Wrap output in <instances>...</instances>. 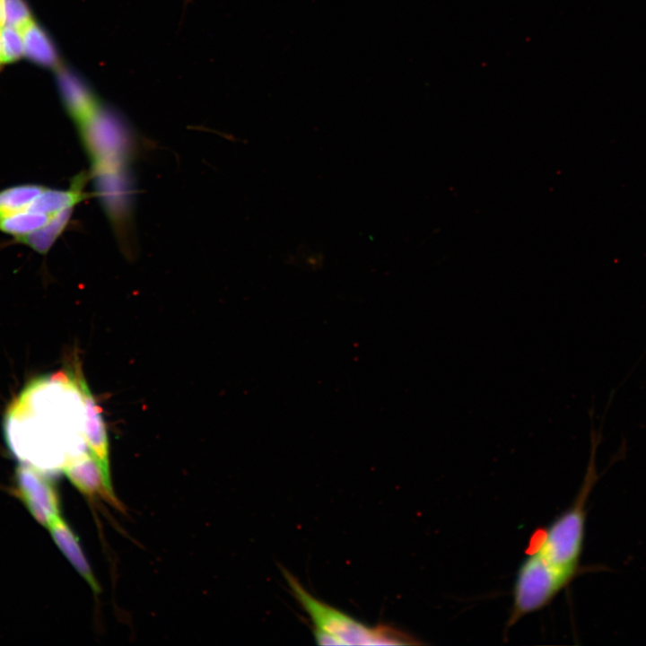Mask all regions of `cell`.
Masks as SVG:
<instances>
[{
	"instance_id": "obj_1",
	"label": "cell",
	"mask_w": 646,
	"mask_h": 646,
	"mask_svg": "<svg viewBox=\"0 0 646 646\" xmlns=\"http://www.w3.org/2000/svg\"><path fill=\"white\" fill-rule=\"evenodd\" d=\"M81 398L77 373L58 372L28 384L12 403L5 415L7 445L21 460L44 472V460L52 440L65 423H71L70 410Z\"/></svg>"
},
{
	"instance_id": "obj_2",
	"label": "cell",
	"mask_w": 646,
	"mask_h": 646,
	"mask_svg": "<svg viewBox=\"0 0 646 646\" xmlns=\"http://www.w3.org/2000/svg\"><path fill=\"white\" fill-rule=\"evenodd\" d=\"M596 445L597 441L592 444L587 473L575 501L547 527L534 533L528 550L554 565L576 572L583 547L586 502L597 480Z\"/></svg>"
},
{
	"instance_id": "obj_3",
	"label": "cell",
	"mask_w": 646,
	"mask_h": 646,
	"mask_svg": "<svg viewBox=\"0 0 646 646\" xmlns=\"http://www.w3.org/2000/svg\"><path fill=\"white\" fill-rule=\"evenodd\" d=\"M290 590L300 606L310 617L314 628L326 631L343 645H415L421 644L415 637L391 625L369 627L345 612L313 597L286 569L281 568Z\"/></svg>"
},
{
	"instance_id": "obj_4",
	"label": "cell",
	"mask_w": 646,
	"mask_h": 646,
	"mask_svg": "<svg viewBox=\"0 0 646 646\" xmlns=\"http://www.w3.org/2000/svg\"><path fill=\"white\" fill-rule=\"evenodd\" d=\"M577 572L554 565L534 552H527L514 581L507 626L550 604Z\"/></svg>"
},
{
	"instance_id": "obj_5",
	"label": "cell",
	"mask_w": 646,
	"mask_h": 646,
	"mask_svg": "<svg viewBox=\"0 0 646 646\" xmlns=\"http://www.w3.org/2000/svg\"><path fill=\"white\" fill-rule=\"evenodd\" d=\"M14 478L17 495L39 523L48 527L60 516L57 489L45 472L21 464L15 470Z\"/></svg>"
},
{
	"instance_id": "obj_6",
	"label": "cell",
	"mask_w": 646,
	"mask_h": 646,
	"mask_svg": "<svg viewBox=\"0 0 646 646\" xmlns=\"http://www.w3.org/2000/svg\"><path fill=\"white\" fill-rule=\"evenodd\" d=\"M61 469L72 484L87 497L101 499L118 511H124L113 486L108 483L100 465L90 452L70 456Z\"/></svg>"
},
{
	"instance_id": "obj_7",
	"label": "cell",
	"mask_w": 646,
	"mask_h": 646,
	"mask_svg": "<svg viewBox=\"0 0 646 646\" xmlns=\"http://www.w3.org/2000/svg\"><path fill=\"white\" fill-rule=\"evenodd\" d=\"M77 380L83 406V434L90 453L97 460L108 483L112 485L109 439L101 410L92 397L87 382L78 372Z\"/></svg>"
},
{
	"instance_id": "obj_8",
	"label": "cell",
	"mask_w": 646,
	"mask_h": 646,
	"mask_svg": "<svg viewBox=\"0 0 646 646\" xmlns=\"http://www.w3.org/2000/svg\"><path fill=\"white\" fill-rule=\"evenodd\" d=\"M24 57L38 66L56 72L65 63L50 34L34 18L22 28Z\"/></svg>"
},
{
	"instance_id": "obj_9",
	"label": "cell",
	"mask_w": 646,
	"mask_h": 646,
	"mask_svg": "<svg viewBox=\"0 0 646 646\" xmlns=\"http://www.w3.org/2000/svg\"><path fill=\"white\" fill-rule=\"evenodd\" d=\"M48 528L57 546L79 574L87 581L93 592H100V587L83 554L79 538L68 524L61 516H58L51 521Z\"/></svg>"
},
{
	"instance_id": "obj_10",
	"label": "cell",
	"mask_w": 646,
	"mask_h": 646,
	"mask_svg": "<svg viewBox=\"0 0 646 646\" xmlns=\"http://www.w3.org/2000/svg\"><path fill=\"white\" fill-rule=\"evenodd\" d=\"M85 178L79 175L69 189H45L33 200L28 210L56 215L61 212L73 209L74 206L87 196L83 192Z\"/></svg>"
},
{
	"instance_id": "obj_11",
	"label": "cell",
	"mask_w": 646,
	"mask_h": 646,
	"mask_svg": "<svg viewBox=\"0 0 646 646\" xmlns=\"http://www.w3.org/2000/svg\"><path fill=\"white\" fill-rule=\"evenodd\" d=\"M72 210L68 209L60 213L43 227L22 238L15 239V241L27 245L40 254L47 253L67 225Z\"/></svg>"
},
{
	"instance_id": "obj_12",
	"label": "cell",
	"mask_w": 646,
	"mask_h": 646,
	"mask_svg": "<svg viewBox=\"0 0 646 646\" xmlns=\"http://www.w3.org/2000/svg\"><path fill=\"white\" fill-rule=\"evenodd\" d=\"M58 214L50 215L28 209L22 210L1 219L0 231L15 239L22 238L43 227Z\"/></svg>"
},
{
	"instance_id": "obj_13",
	"label": "cell",
	"mask_w": 646,
	"mask_h": 646,
	"mask_svg": "<svg viewBox=\"0 0 646 646\" xmlns=\"http://www.w3.org/2000/svg\"><path fill=\"white\" fill-rule=\"evenodd\" d=\"M46 187L22 184L0 191V220L12 214L26 210Z\"/></svg>"
},
{
	"instance_id": "obj_14",
	"label": "cell",
	"mask_w": 646,
	"mask_h": 646,
	"mask_svg": "<svg viewBox=\"0 0 646 646\" xmlns=\"http://www.w3.org/2000/svg\"><path fill=\"white\" fill-rule=\"evenodd\" d=\"M0 51L3 65L13 64L24 57V45L21 31L11 25L0 29Z\"/></svg>"
},
{
	"instance_id": "obj_15",
	"label": "cell",
	"mask_w": 646,
	"mask_h": 646,
	"mask_svg": "<svg viewBox=\"0 0 646 646\" xmlns=\"http://www.w3.org/2000/svg\"><path fill=\"white\" fill-rule=\"evenodd\" d=\"M4 25H11L18 29L35 18L26 0H4Z\"/></svg>"
},
{
	"instance_id": "obj_16",
	"label": "cell",
	"mask_w": 646,
	"mask_h": 646,
	"mask_svg": "<svg viewBox=\"0 0 646 646\" xmlns=\"http://www.w3.org/2000/svg\"><path fill=\"white\" fill-rule=\"evenodd\" d=\"M313 633L318 644L320 645H343L340 640L332 635L331 633L314 628Z\"/></svg>"
},
{
	"instance_id": "obj_17",
	"label": "cell",
	"mask_w": 646,
	"mask_h": 646,
	"mask_svg": "<svg viewBox=\"0 0 646 646\" xmlns=\"http://www.w3.org/2000/svg\"><path fill=\"white\" fill-rule=\"evenodd\" d=\"M4 0H0V28H1V27L4 25Z\"/></svg>"
},
{
	"instance_id": "obj_18",
	"label": "cell",
	"mask_w": 646,
	"mask_h": 646,
	"mask_svg": "<svg viewBox=\"0 0 646 646\" xmlns=\"http://www.w3.org/2000/svg\"><path fill=\"white\" fill-rule=\"evenodd\" d=\"M1 29V28H0ZM3 66L2 58H1V51H0V68Z\"/></svg>"
}]
</instances>
